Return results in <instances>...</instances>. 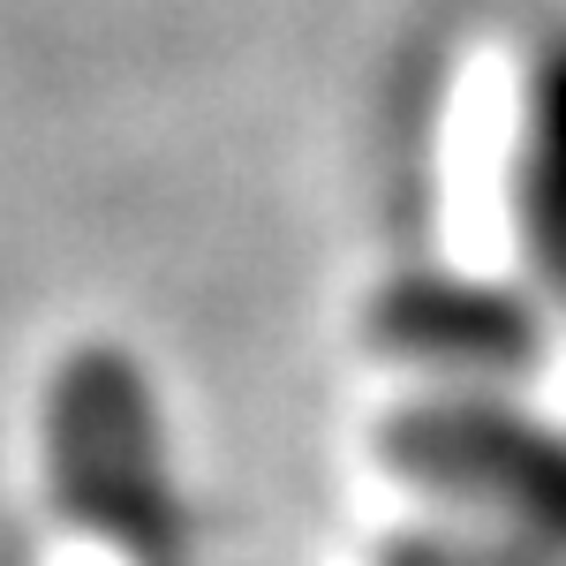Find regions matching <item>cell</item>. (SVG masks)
<instances>
[{
  "label": "cell",
  "mask_w": 566,
  "mask_h": 566,
  "mask_svg": "<svg viewBox=\"0 0 566 566\" xmlns=\"http://www.w3.org/2000/svg\"><path fill=\"white\" fill-rule=\"evenodd\" d=\"M378 566H544L536 544H483V536H438V528H408L392 536Z\"/></svg>",
  "instance_id": "cell-5"
},
{
  "label": "cell",
  "mask_w": 566,
  "mask_h": 566,
  "mask_svg": "<svg viewBox=\"0 0 566 566\" xmlns=\"http://www.w3.org/2000/svg\"><path fill=\"white\" fill-rule=\"evenodd\" d=\"M392 476L469 514L506 522L522 544L566 559V431L499 392H431L392 408L378 431Z\"/></svg>",
  "instance_id": "cell-2"
},
{
  "label": "cell",
  "mask_w": 566,
  "mask_h": 566,
  "mask_svg": "<svg viewBox=\"0 0 566 566\" xmlns=\"http://www.w3.org/2000/svg\"><path fill=\"white\" fill-rule=\"evenodd\" d=\"M45 483L61 522L122 566H181L189 522L167 469V423L144 363L106 340L61 355L45 386Z\"/></svg>",
  "instance_id": "cell-1"
},
{
  "label": "cell",
  "mask_w": 566,
  "mask_h": 566,
  "mask_svg": "<svg viewBox=\"0 0 566 566\" xmlns=\"http://www.w3.org/2000/svg\"><path fill=\"white\" fill-rule=\"evenodd\" d=\"M370 348L392 363H416L438 378H469V386H499L522 378L544 355V317L522 287L506 280H476V272H438V264H408L363 310Z\"/></svg>",
  "instance_id": "cell-3"
},
{
  "label": "cell",
  "mask_w": 566,
  "mask_h": 566,
  "mask_svg": "<svg viewBox=\"0 0 566 566\" xmlns=\"http://www.w3.org/2000/svg\"><path fill=\"white\" fill-rule=\"evenodd\" d=\"M514 234L536 287L566 303V31L544 39L522 98V151H514Z\"/></svg>",
  "instance_id": "cell-4"
}]
</instances>
